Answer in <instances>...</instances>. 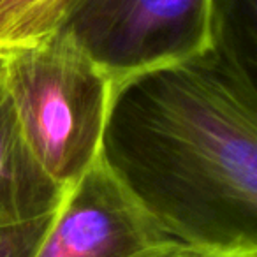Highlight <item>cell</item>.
Wrapping results in <instances>:
<instances>
[{
  "instance_id": "obj_2",
  "label": "cell",
  "mask_w": 257,
  "mask_h": 257,
  "mask_svg": "<svg viewBox=\"0 0 257 257\" xmlns=\"http://www.w3.org/2000/svg\"><path fill=\"white\" fill-rule=\"evenodd\" d=\"M0 78L22 131L46 173L62 187L100 157L113 86L65 34L0 50Z\"/></svg>"
},
{
  "instance_id": "obj_8",
  "label": "cell",
  "mask_w": 257,
  "mask_h": 257,
  "mask_svg": "<svg viewBox=\"0 0 257 257\" xmlns=\"http://www.w3.org/2000/svg\"><path fill=\"white\" fill-rule=\"evenodd\" d=\"M55 211L37 220L0 227V257H34Z\"/></svg>"
},
{
  "instance_id": "obj_7",
  "label": "cell",
  "mask_w": 257,
  "mask_h": 257,
  "mask_svg": "<svg viewBox=\"0 0 257 257\" xmlns=\"http://www.w3.org/2000/svg\"><path fill=\"white\" fill-rule=\"evenodd\" d=\"M76 0H0V50L55 34Z\"/></svg>"
},
{
  "instance_id": "obj_3",
  "label": "cell",
  "mask_w": 257,
  "mask_h": 257,
  "mask_svg": "<svg viewBox=\"0 0 257 257\" xmlns=\"http://www.w3.org/2000/svg\"><path fill=\"white\" fill-rule=\"evenodd\" d=\"M57 32L71 37L114 90L211 51V0H76Z\"/></svg>"
},
{
  "instance_id": "obj_9",
  "label": "cell",
  "mask_w": 257,
  "mask_h": 257,
  "mask_svg": "<svg viewBox=\"0 0 257 257\" xmlns=\"http://www.w3.org/2000/svg\"><path fill=\"white\" fill-rule=\"evenodd\" d=\"M147 257H257V252L215 248V246L194 245L171 238L155 246Z\"/></svg>"
},
{
  "instance_id": "obj_6",
  "label": "cell",
  "mask_w": 257,
  "mask_h": 257,
  "mask_svg": "<svg viewBox=\"0 0 257 257\" xmlns=\"http://www.w3.org/2000/svg\"><path fill=\"white\" fill-rule=\"evenodd\" d=\"M211 53L257 85V0H211Z\"/></svg>"
},
{
  "instance_id": "obj_4",
  "label": "cell",
  "mask_w": 257,
  "mask_h": 257,
  "mask_svg": "<svg viewBox=\"0 0 257 257\" xmlns=\"http://www.w3.org/2000/svg\"><path fill=\"white\" fill-rule=\"evenodd\" d=\"M171 238L99 157L64 189L34 257H147Z\"/></svg>"
},
{
  "instance_id": "obj_1",
  "label": "cell",
  "mask_w": 257,
  "mask_h": 257,
  "mask_svg": "<svg viewBox=\"0 0 257 257\" xmlns=\"http://www.w3.org/2000/svg\"><path fill=\"white\" fill-rule=\"evenodd\" d=\"M100 159L169 236L257 252V85L211 51L116 86Z\"/></svg>"
},
{
  "instance_id": "obj_5",
  "label": "cell",
  "mask_w": 257,
  "mask_h": 257,
  "mask_svg": "<svg viewBox=\"0 0 257 257\" xmlns=\"http://www.w3.org/2000/svg\"><path fill=\"white\" fill-rule=\"evenodd\" d=\"M62 194L34 155L0 78V227L51 215Z\"/></svg>"
}]
</instances>
